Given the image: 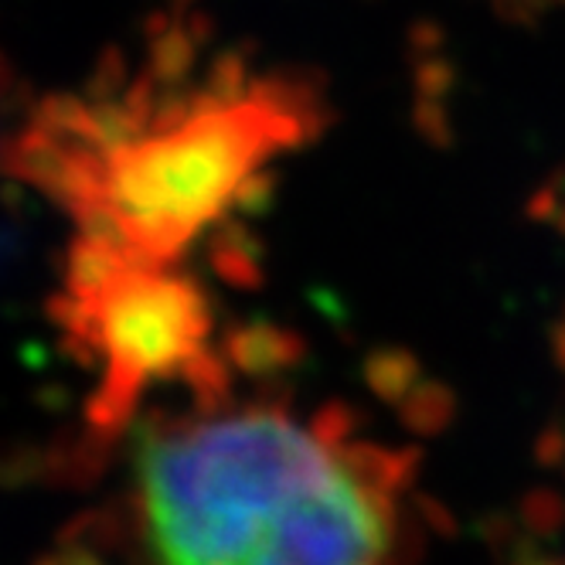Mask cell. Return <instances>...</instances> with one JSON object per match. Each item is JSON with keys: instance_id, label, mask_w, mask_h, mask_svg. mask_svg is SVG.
Wrapping results in <instances>:
<instances>
[{"instance_id": "obj_3", "label": "cell", "mask_w": 565, "mask_h": 565, "mask_svg": "<svg viewBox=\"0 0 565 565\" xmlns=\"http://www.w3.org/2000/svg\"><path fill=\"white\" fill-rule=\"evenodd\" d=\"M65 324L99 369V423L124 419L157 382L205 358L212 310L178 266L134 263L75 246L65 276Z\"/></svg>"}, {"instance_id": "obj_4", "label": "cell", "mask_w": 565, "mask_h": 565, "mask_svg": "<svg viewBox=\"0 0 565 565\" xmlns=\"http://www.w3.org/2000/svg\"><path fill=\"white\" fill-rule=\"evenodd\" d=\"M508 8H524V11H545V8H565V0H501Z\"/></svg>"}, {"instance_id": "obj_2", "label": "cell", "mask_w": 565, "mask_h": 565, "mask_svg": "<svg viewBox=\"0 0 565 565\" xmlns=\"http://www.w3.org/2000/svg\"><path fill=\"white\" fill-rule=\"evenodd\" d=\"M313 119L310 96L287 78H222L147 109L45 119L31 171L65 201L78 246L178 266Z\"/></svg>"}, {"instance_id": "obj_1", "label": "cell", "mask_w": 565, "mask_h": 565, "mask_svg": "<svg viewBox=\"0 0 565 565\" xmlns=\"http://www.w3.org/2000/svg\"><path fill=\"white\" fill-rule=\"evenodd\" d=\"M137 483L157 565H395L406 473L324 413L184 419L150 436Z\"/></svg>"}]
</instances>
